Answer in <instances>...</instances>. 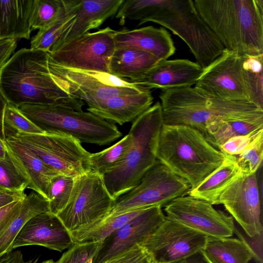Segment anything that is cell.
<instances>
[{
	"mask_svg": "<svg viewBox=\"0 0 263 263\" xmlns=\"http://www.w3.org/2000/svg\"><path fill=\"white\" fill-rule=\"evenodd\" d=\"M116 17L121 25L128 19L139 21L138 25L151 22L168 28L186 44L203 69L224 50L192 0H124Z\"/></svg>",
	"mask_w": 263,
	"mask_h": 263,
	"instance_id": "6da1fadb",
	"label": "cell"
},
{
	"mask_svg": "<svg viewBox=\"0 0 263 263\" xmlns=\"http://www.w3.org/2000/svg\"><path fill=\"white\" fill-rule=\"evenodd\" d=\"M48 52L23 48L0 69V93L18 108L25 104H52L82 110L85 103L70 94L51 76Z\"/></svg>",
	"mask_w": 263,
	"mask_h": 263,
	"instance_id": "7a4b0ae2",
	"label": "cell"
},
{
	"mask_svg": "<svg viewBox=\"0 0 263 263\" xmlns=\"http://www.w3.org/2000/svg\"><path fill=\"white\" fill-rule=\"evenodd\" d=\"M203 20L224 49L263 55V0H194Z\"/></svg>",
	"mask_w": 263,
	"mask_h": 263,
	"instance_id": "3957f363",
	"label": "cell"
},
{
	"mask_svg": "<svg viewBox=\"0 0 263 263\" xmlns=\"http://www.w3.org/2000/svg\"><path fill=\"white\" fill-rule=\"evenodd\" d=\"M156 158L193 189L220 166L225 155L199 130L186 125L163 124Z\"/></svg>",
	"mask_w": 263,
	"mask_h": 263,
	"instance_id": "277c9868",
	"label": "cell"
},
{
	"mask_svg": "<svg viewBox=\"0 0 263 263\" xmlns=\"http://www.w3.org/2000/svg\"><path fill=\"white\" fill-rule=\"evenodd\" d=\"M163 124L161 104L157 101L133 122V143L123 160L102 175L106 187L115 200L136 187L157 160L159 136Z\"/></svg>",
	"mask_w": 263,
	"mask_h": 263,
	"instance_id": "5b68a950",
	"label": "cell"
},
{
	"mask_svg": "<svg viewBox=\"0 0 263 263\" xmlns=\"http://www.w3.org/2000/svg\"><path fill=\"white\" fill-rule=\"evenodd\" d=\"M159 98L164 124L190 126L203 135L206 124L215 119L263 114L251 103L220 100L195 87L163 90Z\"/></svg>",
	"mask_w": 263,
	"mask_h": 263,
	"instance_id": "8992f818",
	"label": "cell"
},
{
	"mask_svg": "<svg viewBox=\"0 0 263 263\" xmlns=\"http://www.w3.org/2000/svg\"><path fill=\"white\" fill-rule=\"evenodd\" d=\"M18 109L44 133L70 136L81 143L103 146L122 136L116 124L89 111L52 104H25Z\"/></svg>",
	"mask_w": 263,
	"mask_h": 263,
	"instance_id": "52a82bcc",
	"label": "cell"
},
{
	"mask_svg": "<svg viewBox=\"0 0 263 263\" xmlns=\"http://www.w3.org/2000/svg\"><path fill=\"white\" fill-rule=\"evenodd\" d=\"M191 189L186 180L157 160L139 184L118 197L109 212L98 220L138 209L164 207L174 199L187 195Z\"/></svg>",
	"mask_w": 263,
	"mask_h": 263,
	"instance_id": "ba28073f",
	"label": "cell"
},
{
	"mask_svg": "<svg viewBox=\"0 0 263 263\" xmlns=\"http://www.w3.org/2000/svg\"><path fill=\"white\" fill-rule=\"evenodd\" d=\"M7 137L28 148L59 174L76 177L91 171V153L70 136L44 133Z\"/></svg>",
	"mask_w": 263,
	"mask_h": 263,
	"instance_id": "9c48e42d",
	"label": "cell"
},
{
	"mask_svg": "<svg viewBox=\"0 0 263 263\" xmlns=\"http://www.w3.org/2000/svg\"><path fill=\"white\" fill-rule=\"evenodd\" d=\"M48 64L52 77L88 106L111 98L138 93L147 89L109 72L65 68L50 62Z\"/></svg>",
	"mask_w": 263,
	"mask_h": 263,
	"instance_id": "30bf717a",
	"label": "cell"
},
{
	"mask_svg": "<svg viewBox=\"0 0 263 263\" xmlns=\"http://www.w3.org/2000/svg\"><path fill=\"white\" fill-rule=\"evenodd\" d=\"M114 201L102 175L90 171L75 177L69 201L57 216L71 232L103 218Z\"/></svg>",
	"mask_w": 263,
	"mask_h": 263,
	"instance_id": "8fae6325",
	"label": "cell"
},
{
	"mask_svg": "<svg viewBox=\"0 0 263 263\" xmlns=\"http://www.w3.org/2000/svg\"><path fill=\"white\" fill-rule=\"evenodd\" d=\"M114 31L106 27L51 49L49 62L65 68L109 73V63L115 49Z\"/></svg>",
	"mask_w": 263,
	"mask_h": 263,
	"instance_id": "7c38bea8",
	"label": "cell"
},
{
	"mask_svg": "<svg viewBox=\"0 0 263 263\" xmlns=\"http://www.w3.org/2000/svg\"><path fill=\"white\" fill-rule=\"evenodd\" d=\"M208 236L166 217L141 246L151 263H178L201 251Z\"/></svg>",
	"mask_w": 263,
	"mask_h": 263,
	"instance_id": "4fadbf2b",
	"label": "cell"
},
{
	"mask_svg": "<svg viewBox=\"0 0 263 263\" xmlns=\"http://www.w3.org/2000/svg\"><path fill=\"white\" fill-rule=\"evenodd\" d=\"M242 60L243 55L224 49L220 55L203 69L195 87L220 100L251 103Z\"/></svg>",
	"mask_w": 263,
	"mask_h": 263,
	"instance_id": "5bb4252c",
	"label": "cell"
},
{
	"mask_svg": "<svg viewBox=\"0 0 263 263\" xmlns=\"http://www.w3.org/2000/svg\"><path fill=\"white\" fill-rule=\"evenodd\" d=\"M165 216L208 237H231L235 228L231 216L190 195L178 197L164 206Z\"/></svg>",
	"mask_w": 263,
	"mask_h": 263,
	"instance_id": "9a60e30c",
	"label": "cell"
},
{
	"mask_svg": "<svg viewBox=\"0 0 263 263\" xmlns=\"http://www.w3.org/2000/svg\"><path fill=\"white\" fill-rule=\"evenodd\" d=\"M219 203L239 224L247 235L263 231L261 201L256 173L242 176L221 194Z\"/></svg>",
	"mask_w": 263,
	"mask_h": 263,
	"instance_id": "2e32d148",
	"label": "cell"
},
{
	"mask_svg": "<svg viewBox=\"0 0 263 263\" xmlns=\"http://www.w3.org/2000/svg\"><path fill=\"white\" fill-rule=\"evenodd\" d=\"M166 218L159 205L147 207L102 241L92 263H103L110 258L145 240Z\"/></svg>",
	"mask_w": 263,
	"mask_h": 263,
	"instance_id": "e0dca14e",
	"label": "cell"
},
{
	"mask_svg": "<svg viewBox=\"0 0 263 263\" xmlns=\"http://www.w3.org/2000/svg\"><path fill=\"white\" fill-rule=\"evenodd\" d=\"M74 245L70 232L61 220L47 212L34 216L24 225L14 240L12 248L38 245L62 252Z\"/></svg>",
	"mask_w": 263,
	"mask_h": 263,
	"instance_id": "ac0fdd59",
	"label": "cell"
},
{
	"mask_svg": "<svg viewBox=\"0 0 263 263\" xmlns=\"http://www.w3.org/2000/svg\"><path fill=\"white\" fill-rule=\"evenodd\" d=\"M124 0H69L74 13L51 49L98 28L117 13Z\"/></svg>",
	"mask_w": 263,
	"mask_h": 263,
	"instance_id": "d6986e66",
	"label": "cell"
},
{
	"mask_svg": "<svg viewBox=\"0 0 263 263\" xmlns=\"http://www.w3.org/2000/svg\"><path fill=\"white\" fill-rule=\"evenodd\" d=\"M203 71L198 64L187 59L165 60L130 82L149 90L188 87L195 85Z\"/></svg>",
	"mask_w": 263,
	"mask_h": 263,
	"instance_id": "ffe728a7",
	"label": "cell"
},
{
	"mask_svg": "<svg viewBox=\"0 0 263 263\" xmlns=\"http://www.w3.org/2000/svg\"><path fill=\"white\" fill-rule=\"evenodd\" d=\"M115 49L136 48L147 52L159 61L167 60L176 48L168 31L163 28L148 26L132 30L114 31Z\"/></svg>",
	"mask_w": 263,
	"mask_h": 263,
	"instance_id": "44dd1931",
	"label": "cell"
},
{
	"mask_svg": "<svg viewBox=\"0 0 263 263\" xmlns=\"http://www.w3.org/2000/svg\"><path fill=\"white\" fill-rule=\"evenodd\" d=\"M153 102L149 89L136 94L120 96L88 106L87 110L114 124L133 122L148 109Z\"/></svg>",
	"mask_w": 263,
	"mask_h": 263,
	"instance_id": "7402d4cb",
	"label": "cell"
},
{
	"mask_svg": "<svg viewBox=\"0 0 263 263\" xmlns=\"http://www.w3.org/2000/svg\"><path fill=\"white\" fill-rule=\"evenodd\" d=\"M5 145L14 163L28 180L27 189L48 200L50 181L59 173L47 165L33 152L13 139L6 138Z\"/></svg>",
	"mask_w": 263,
	"mask_h": 263,
	"instance_id": "603a6c76",
	"label": "cell"
},
{
	"mask_svg": "<svg viewBox=\"0 0 263 263\" xmlns=\"http://www.w3.org/2000/svg\"><path fill=\"white\" fill-rule=\"evenodd\" d=\"M33 0H0V41L29 40Z\"/></svg>",
	"mask_w": 263,
	"mask_h": 263,
	"instance_id": "cb8c5ba5",
	"label": "cell"
},
{
	"mask_svg": "<svg viewBox=\"0 0 263 263\" xmlns=\"http://www.w3.org/2000/svg\"><path fill=\"white\" fill-rule=\"evenodd\" d=\"M242 176L234 156L225 155L219 167L210 174L187 195L206 201L212 205L220 204L219 197L223 191Z\"/></svg>",
	"mask_w": 263,
	"mask_h": 263,
	"instance_id": "d4e9b609",
	"label": "cell"
},
{
	"mask_svg": "<svg viewBox=\"0 0 263 263\" xmlns=\"http://www.w3.org/2000/svg\"><path fill=\"white\" fill-rule=\"evenodd\" d=\"M263 129V114L245 117H225L215 119L205 126L206 140L215 148L231 138Z\"/></svg>",
	"mask_w": 263,
	"mask_h": 263,
	"instance_id": "484cf974",
	"label": "cell"
},
{
	"mask_svg": "<svg viewBox=\"0 0 263 263\" xmlns=\"http://www.w3.org/2000/svg\"><path fill=\"white\" fill-rule=\"evenodd\" d=\"M160 62L145 51L133 47L116 48L109 63V73L129 81L137 80Z\"/></svg>",
	"mask_w": 263,
	"mask_h": 263,
	"instance_id": "4316f807",
	"label": "cell"
},
{
	"mask_svg": "<svg viewBox=\"0 0 263 263\" xmlns=\"http://www.w3.org/2000/svg\"><path fill=\"white\" fill-rule=\"evenodd\" d=\"M47 212H49V203L46 198L33 191L27 194L18 213L0 235V256L13 250L14 240L31 218Z\"/></svg>",
	"mask_w": 263,
	"mask_h": 263,
	"instance_id": "83f0119b",
	"label": "cell"
},
{
	"mask_svg": "<svg viewBox=\"0 0 263 263\" xmlns=\"http://www.w3.org/2000/svg\"><path fill=\"white\" fill-rule=\"evenodd\" d=\"M201 252L209 263H249L252 254L241 239L208 237Z\"/></svg>",
	"mask_w": 263,
	"mask_h": 263,
	"instance_id": "f1b7e54d",
	"label": "cell"
},
{
	"mask_svg": "<svg viewBox=\"0 0 263 263\" xmlns=\"http://www.w3.org/2000/svg\"><path fill=\"white\" fill-rule=\"evenodd\" d=\"M145 208L129 211L96 221L70 232L74 244L103 241Z\"/></svg>",
	"mask_w": 263,
	"mask_h": 263,
	"instance_id": "f546056e",
	"label": "cell"
},
{
	"mask_svg": "<svg viewBox=\"0 0 263 263\" xmlns=\"http://www.w3.org/2000/svg\"><path fill=\"white\" fill-rule=\"evenodd\" d=\"M64 9L60 15L49 24L39 29L30 42V49L49 52L58 41L74 13L69 0H63Z\"/></svg>",
	"mask_w": 263,
	"mask_h": 263,
	"instance_id": "4dcf8cb0",
	"label": "cell"
},
{
	"mask_svg": "<svg viewBox=\"0 0 263 263\" xmlns=\"http://www.w3.org/2000/svg\"><path fill=\"white\" fill-rule=\"evenodd\" d=\"M132 143V135L128 133L111 146L96 153H91V171L102 175L111 171L123 160Z\"/></svg>",
	"mask_w": 263,
	"mask_h": 263,
	"instance_id": "1f68e13d",
	"label": "cell"
},
{
	"mask_svg": "<svg viewBox=\"0 0 263 263\" xmlns=\"http://www.w3.org/2000/svg\"><path fill=\"white\" fill-rule=\"evenodd\" d=\"M263 55H243L242 68L250 101L263 110Z\"/></svg>",
	"mask_w": 263,
	"mask_h": 263,
	"instance_id": "d6a6232c",
	"label": "cell"
},
{
	"mask_svg": "<svg viewBox=\"0 0 263 263\" xmlns=\"http://www.w3.org/2000/svg\"><path fill=\"white\" fill-rule=\"evenodd\" d=\"M75 177L58 174L51 179L48 201L49 212L57 215L66 205L70 199Z\"/></svg>",
	"mask_w": 263,
	"mask_h": 263,
	"instance_id": "836d02e7",
	"label": "cell"
},
{
	"mask_svg": "<svg viewBox=\"0 0 263 263\" xmlns=\"http://www.w3.org/2000/svg\"><path fill=\"white\" fill-rule=\"evenodd\" d=\"M5 138L17 134H36L44 132L25 116L18 109L7 103L4 118Z\"/></svg>",
	"mask_w": 263,
	"mask_h": 263,
	"instance_id": "e575fe53",
	"label": "cell"
},
{
	"mask_svg": "<svg viewBox=\"0 0 263 263\" xmlns=\"http://www.w3.org/2000/svg\"><path fill=\"white\" fill-rule=\"evenodd\" d=\"M29 183L6 150L0 159V191L24 192Z\"/></svg>",
	"mask_w": 263,
	"mask_h": 263,
	"instance_id": "d590c367",
	"label": "cell"
},
{
	"mask_svg": "<svg viewBox=\"0 0 263 263\" xmlns=\"http://www.w3.org/2000/svg\"><path fill=\"white\" fill-rule=\"evenodd\" d=\"M64 7L63 0H33L30 19L32 30H39L50 23Z\"/></svg>",
	"mask_w": 263,
	"mask_h": 263,
	"instance_id": "8d00e7d4",
	"label": "cell"
},
{
	"mask_svg": "<svg viewBox=\"0 0 263 263\" xmlns=\"http://www.w3.org/2000/svg\"><path fill=\"white\" fill-rule=\"evenodd\" d=\"M234 157L242 176L256 173L262 163L263 134L259 136L241 154Z\"/></svg>",
	"mask_w": 263,
	"mask_h": 263,
	"instance_id": "74e56055",
	"label": "cell"
},
{
	"mask_svg": "<svg viewBox=\"0 0 263 263\" xmlns=\"http://www.w3.org/2000/svg\"><path fill=\"white\" fill-rule=\"evenodd\" d=\"M102 243L98 241L74 244L54 263H86L95 257Z\"/></svg>",
	"mask_w": 263,
	"mask_h": 263,
	"instance_id": "f35d334b",
	"label": "cell"
},
{
	"mask_svg": "<svg viewBox=\"0 0 263 263\" xmlns=\"http://www.w3.org/2000/svg\"><path fill=\"white\" fill-rule=\"evenodd\" d=\"M262 134L263 129L231 138L221 145L218 149L224 155L236 156Z\"/></svg>",
	"mask_w": 263,
	"mask_h": 263,
	"instance_id": "ab89813d",
	"label": "cell"
},
{
	"mask_svg": "<svg viewBox=\"0 0 263 263\" xmlns=\"http://www.w3.org/2000/svg\"><path fill=\"white\" fill-rule=\"evenodd\" d=\"M108 259L110 263H151L148 255L139 244Z\"/></svg>",
	"mask_w": 263,
	"mask_h": 263,
	"instance_id": "60d3db41",
	"label": "cell"
},
{
	"mask_svg": "<svg viewBox=\"0 0 263 263\" xmlns=\"http://www.w3.org/2000/svg\"><path fill=\"white\" fill-rule=\"evenodd\" d=\"M234 233L246 244L256 263H263V231L253 237L242 234L236 228Z\"/></svg>",
	"mask_w": 263,
	"mask_h": 263,
	"instance_id": "b9f144b4",
	"label": "cell"
},
{
	"mask_svg": "<svg viewBox=\"0 0 263 263\" xmlns=\"http://www.w3.org/2000/svg\"><path fill=\"white\" fill-rule=\"evenodd\" d=\"M23 200L12 202L0 209V235L18 213Z\"/></svg>",
	"mask_w": 263,
	"mask_h": 263,
	"instance_id": "7bdbcfd3",
	"label": "cell"
},
{
	"mask_svg": "<svg viewBox=\"0 0 263 263\" xmlns=\"http://www.w3.org/2000/svg\"><path fill=\"white\" fill-rule=\"evenodd\" d=\"M17 40L6 39L0 41V69L14 53Z\"/></svg>",
	"mask_w": 263,
	"mask_h": 263,
	"instance_id": "ee69618b",
	"label": "cell"
},
{
	"mask_svg": "<svg viewBox=\"0 0 263 263\" xmlns=\"http://www.w3.org/2000/svg\"><path fill=\"white\" fill-rule=\"evenodd\" d=\"M26 195L24 192L0 191V209L12 202L24 199Z\"/></svg>",
	"mask_w": 263,
	"mask_h": 263,
	"instance_id": "f6af8a7d",
	"label": "cell"
},
{
	"mask_svg": "<svg viewBox=\"0 0 263 263\" xmlns=\"http://www.w3.org/2000/svg\"><path fill=\"white\" fill-rule=\"evenodd\" d=\"M38 259L25 261L20 251H10L0 256V263H37Z\"/></svg>",
	"mask_w": 263,
	"mask_h": 263,
	"instance_id": "bcb514c9",
	"label": "cell"
},
{
	"mask_svg": "<svg viewBox=\"0 0 263 263\" xmlns=\"http://www.w3.org/2000/svg\"><path fill=\"white\" fill-rule=\"evenodd\" d=\"M7 104V101L0 93V137L4 140L5 136L3 127V118Z\"/></svg>",
	"mask_w": 263,
	"mask_h": 263,
	"instance_id": "7dc6e473",
	"label": "cell"
},
{
	"mask_svg": "<svg viewBox=\"0 0 263 263\" xmlns=\"http://www.w3.org/2000/svg\"><path fill=\"white\" fill-rule=\"evenodd\" d=\"M185 263H209L201 251L185 259Z\"/></svg>",
	"mask_w": 263,
	"mask_h": 263,
	"instance_id": "c3c4849f",
	"label": "cell"
},
{
	"mask_svg": "<svg viewBox=\"0 0 263 263\" xmlns=\"http://www.w3.org/2000/svg\"><path fill=\"white\" fill-rule=\"evenodd\" d=\"M6 153L5 140L0 137V159L4 157Z\"/></svg>",
	"mask_w": 263,
	"mask_h": 263,
	"instance_id": "681fc988",
	"label": "cell"
},
{
	"mask_svg": "<svg viewBox=\"0 0 263 263\" xmlns=\"http://www.w3.org/2000/svg\"><path fill=\"white\" fill-rule=\"evenodd\" d=\"M41 263H54V262L53 261V260L52 259H49V260H45Z\"/></svg>",
	"mask_w": 263,
	"mask_h": 263,
	"instance_id": "f907efd6",
	"label": "cell"
},
{
	"mask_svg": "<svg viewBox=\"0 0 263 263\" xmlns=\"http://www.w3.org/2000/svg\"><path fill=\"white\" fill-rule=\"evenodd\" d=\"M93 258L89 259L86 263H92Z\"/></svg>",
	"mask_w": 263,
	"mask_h": 263,
	"instance_id": "816d5d0a",
	"label": "cell"
},
{
	"mask_svg": "<svg viewBox=\"0 0 263 263\" xmlns=\"http://www.w3.org/2000/svg\"><path fill=\"white\" fill-rule=\"evenodd\" d=\"M178 263H185V260H182V261H180V262H178Z\"/></svg>",
	"mask_w": 263,
	"mask_h": 263,
	"instance_id": "f5cc1de1",
	"label": "cell"
}]
</instances>
